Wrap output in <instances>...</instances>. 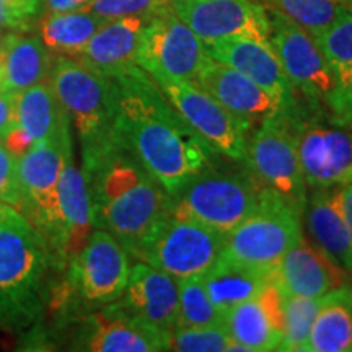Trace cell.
I'll return each instance as SVG.
<instances>
[{
  "label": "cell",
  "mask_w": 352,
  "mask_h": 352,
  "mask_svg": "<svg viewBox=\"0 0 352 352\" xmlns=\"http://www.w3.org/2000/svg\"><path fill=\"white\" fill-rule=\"evenodd\" d=\"M118 132L171 196L192 176L215 164L219 153L176 111L162 88L139 65L109 77Z\"/></svg>",
  "instance_id": "1"
},
{
  "label": "cell",
  "mask_w": 352,
  "mask_h": 352,
  "mask_svg": "<svg viewBox=\"0 0 352 352\" xmlns=\"http://www.w3.org/2000/svg\"><path fill=\"white\" fill-rule=\"evenodd\" d=\"M82 171L94 227L111 233L129 256L140 259L153 233L170 214L164 186L122 140Z\"/></svg>",
  "instance_id": "2"
},
{
  "label": "cell",
  "mask_w": 352,
  "mask_h": 352,
  "mask_svg": "<svg viewBox=\"0 0 352 352\" xmlns=\"http://www.w3.org/2000/svg\"><path fill=\"white\" fill-rule=\"evenodd\" d=\"M54 266L46 239L23 214L0 223V328L21 331L41 318Z\"/></svg>",
  "instance_id": "3"
},
{
  "label": "cell",
  "mask_w": 352,
  "mask_h": 352,
  "mask_svg": "<svg viewBox=\"0 0 352 352\" xmlns=\"http://www.w3.org/2000/svg\"><path fill=\"white\" fill-rule=\"evenodd\" d=\"M50 80L76 127L85 170L121 142L113 82L74 57H57Z\"/></svg>",
  "instance_id": "4"
},
{
  "label": "cell",
  "mask_w": 352,
  "mask_h": 352,
  "mask_svg": "<svg viewBox=\"0 0 352 352\" xmlns=\"http://www.w3.org/2000/svg\"><path fill=\"white\" fill-rule=\"evenodd\" d=\"M267 191L248 166L235 170L212 164L168 196V208L171 215L227 235L261 206Z\"/></svg>",
  "instance_id": "5"
},
{
  "label": "cell",
  "mask_w": 352,
  "mask_h": 352,
  "mask_svg": "<svg viewBox=\"0 0 352 352\" xmlns=\"http://www.w3.org/2000/svg\"><path fill=\"white\" fill-rule=\"evenodd\" d=\"M303 212L271 189L261 206L226 235L220 256L274 271L303 235Z\"/></svg>",
  "instance_id": "6"
},
{
  "label": "cell",
  "mask_w": 352,
  "mask_h": 352,
  "mask_svg": "<svg viewBox=\"0 0 352 352\" xmlns=\"http://www.w3.org/2000/svg\"><path fill=\"white\" fill-rule=\"evenodd\" d=\"M264 188L303 212L308 186L298 160L292 113L277 111L259 122L248 140L245 164Z\"/></svg>",
  "instance_id": "7"
},
{
  "label": "cell",
  "mask_w": 352,
  "mask_h": 352,
  "mask_svg": "<svg viewBox=\"0 0 352 352\" xmlns=\"http://www.w3.org/2000/svg\"><path fill=\"white\" fill-rule=\"evenodd\" d=\"M72 124L67 122L54 138L34 142L16 158V171L25 201L23 215L41 232L50 248L59 219V179L65 153L72 147ZM52 253V252H51Z\"/></svg>",
  "instance_id": "8"
},
{
  "label": "cell",
  "mask_w": 352,
  "mask_h": 352,
  "mask_svg": "<svg viewBox=\"0 0 352 352\" xmlns=\"http://www.w3.org/2000/svg\"><path fill=\"white\" fill-rule=\"evenodd\" d=\"M267 12L271 20L270 41L294 90L311 108H328L338 82L316 39L283 12L272 7H267Z\"/></svg>",
  "instance_id": "9"
},
{
  "label": "cell",
  "mask_w": 352,
  "mask_h": 352,
  "mask_svg": "<svg viewBox=\"0 0 352 352\" xmlns=\"http://www.w3.org/2000/svg\"><path fill=\"white\" fill-rule=\"evenodd\" d=\"M226 235L195 220L168 214L145 246L139 261L173 276L176 280L202 276L223 250Z\"/></svg>",
  "instance_id": "10"
},
{
  "label": "cell",
  "mask_w": 352,
  "mask_h": 352,
  "mask_svg": "<svg viewBox=\"0 0 352 352\" xmlns=\"http://www.w3.org/2000/svg\"><path fill=\"white\" fill-rule=\"evenodd\" d=\"M184 121L202 139L212 145L219 155L236 164H245L248 134L252 124L236 118L196 83L171 78H153Z\"/></svg>",
  "instance_id": "11"
},
{
  "label": "cell",
  "mask_w": 352,
  "mask_h": 352,
  "mask_svg": "<svg viewBox=\"0 0 352 352\" xmlns=\"http://www.w3.org/2000/svg\"><path fill=\"white\" fill-rule=\"evenodd\" d=\"M208 57L204 43L170 7L145 25L139 43L138 65L152 78L192 82Z\"/></svg>",
  "instance_id": "12"
},
{
  "label": "cell",
  "mask_w": 352,
  "mask_h": 352,
  "mask_svg": "<svg viewBox=\"0 0 352 352\" xmlns=\"http://www.w3.org/2000/svg\"><path fill=\"white\" fill-rule=\"evenodd\" d=\"M292 124L300 168L311 189H333L352 182V131L331 118L329 124L305 120L298 108Z\"/></svg>",
  "instance_id": "13"
},
{
  "label": "cell",
  "mask_w": 352,
  "mask_h": 352,
  "mask_svg": "<svg viewBox=\"0 0 352 352\" xmlns=\"http://www.w3.org/2000/svg\"><path fill=\"white\" fill-rule=\"evenodd\" d=\"M67 266L69 280L77 296L95 307H104L122 296L132 267L124 246L101 228H94Z\"/></svg>",
  "instance_id": "14"
},
{
  "label": "cell",
  "mask_w": 352,
  "mask_h": 352,
  "mask_svg": "<svg viewBox=\"0 0 352 352\" xmlns=\"http://www.w3.org/2000/svg\"><path fill=\"white\" fill-rule=\"evenodd\" d=\"M170 6L204 44L233 36L270 39V12L254 0H170Z\"/></svg>",
  "instance_id": "15"
},
{
  "label": "cell",
  "mask_w": 352,
  "mask_h": 352,
  "mask_svg": "<svg viewBox=\"0 0 352 352\" xmlns=\"http://www.w3.org/2000/svg\"><path fill=\"white\" fill-rule=\"evenodd\" d=\"M204 46L212 59L230 65L266 90L272 98L279 101L283 111H298L297 91L285 76L270 39L233 36L217 39Z\"/></svg>",
  "instance_id": "16"
},
{
  "label": "cell",
  "mask_w": 352,
  "mask_h": 352,
  "mask_svg": "<svg viewBox=\"0 0 352 352\" xmlns=\"http://www.w3.org/2000/svg\"><path fill=\"white\" fill-rule=\"evenodd\" d=\"M91 206L82 166H77L74 145L65 153L59 179V219L51 246L56 267H64L87 243L94 232Z\"/></svg>",
  "instance_id": "17"
},
{
  "label": "cell",
  "mask_w": 352,
  "mask_h": 352,
  "mask_svg": "<svg viewBox=\"0 0 352 352\" xmlns=\"http://www.w3.org/2000/svg\"><path fill=\"white\" fill-rule=\"evenodd\" d=\"M77 349L90 352L170 351V334L121 310L114 303L91 315Z\"/></svg>",
  "instance_id": "18"
},
{
  "label": "cell",
  "mask_w": 352,
  "mask_h": 352,
  "mask_svg": "<svg viewBox=\"0 0 352 352\" xmlns=\"http://www.w3.org/2000/svg\"><path fill=\"white\" fill-rule=\"evenodd\" d=\"M111 303L171 334L178 323V280L148 263L138 261L131 267L129 283L122 296Z\"/></svg>",
  "instance_id": "19"
},
{
  "label": "cell",
  "mask_w": 352,
  "mask_h": 352,
  "mask_svg": "<svg viewBox=\"0 0 352 352\" xmlns=\"http://www.w3.org/2000/svg\"><path fill=\"white\" fill-rule=\"evenodd\" d=\"M228 334L246 352L277 351L284 336V294L270 280L250 300L223 315Z\"/></svg>",
  "instance_id": "20"
},
{
  "label": "cell",
  "mask_w": 352,
  "mask_h": 352,
  "mask_svg": "<svg viewBox=\"0 0 352 352\" xmlns=\"http://www.w3.org/2000/svg\"><path fill=\"white\" fill-rule=\"evenodd\" d=\"M349 271L300 236L272 271L284 297H323L344 287Z\"/></svg>",
  "instance_id": "21"
},
{
  "label": "cell",
  "mask_w": 352,
  "mask_h": 352,
  "mask_svg": "<svg viewBox=\"0 0 352 352\" xmlns=\"http://www.w3.org/2000/svg\"><path fill=\"white\" fill-rule=\"evenodd\" d=\"M192 83L219 101L236 118L253 124L280 111L279 101L230 65L208 57Z\"/></svg>",
  "instance_id": "22"
},
{
  "label": "cell",
  "mask_w": 352,
  "mask_h": 352,
  "mask_svg": "<svg viewBox=\"0 0 352 352\" xmlns=\"http://www.w3.org/2000/svg\"><path fill=\"white\" fill-rule=\"evenodd\" d=\"M148 20L144 16L108 20L88 41L77 60L107 77L126 72L138 65L140 36Z\"/></svg>",
  "instance_id": "23"
},
{
  "label": "cell",
  "mask_w": 352,
  "mask_h": 352,
  "mask_svg": "<svg viewBox=\"0 0 352 352\" xmlns=\"http://www.w3.org/2000/svg\"><path fill=\"white\" fill-rule=\"evenodd\" d=\"M307 232L316 248L352 271V243L333 189H311L303 209Z\"/></svg>",
  "instance_id": "24"
},
{
  "label": "cell",
  "mask_w": 352,
  "mask_h": 352,
  "mask_svg": "<svg viewBox=\"0 0 352 352\" xmlns=\"http://www.w3.org/2000/svg\"><path fill=\"white\" fill-rule=\"evenodd\" d=\"M54 59L36 36L10 33L0 41L2 90L19 94L50 80Z\"/></svg>",
  "instance_id": "25"
},
{
  "label": "cell",
  "mask_w": 352,
  "mask_h": 352,
  "mask_svg": "<svg viewBox=\"0 0 352 352\" xmlns=\"http://www.w3.org/2000/svg\"><path fill=\"white\" fill-rule=\"evenodd\" d=\"M270 280H272V271L258 270L222 256L202 274L210 302L222 315L239 303L253 298Z\"/></svg>",
  "instance_id": "26"
},
{
  "label": "cell",
  "mask_w": 352,
  "mask_h": 352,
  "mask_svg": "<svg viewBox=\"0 0 352 352\" xmlns=\"http://www.w3.org/2000/svg\"><path fill=\"white\" fill-rule=\"evenodd\" d=\"M70 122L67 113L57 98L51 80L26 88L16 94V127L32 142L54 138Z\"/></svg>",
  "instance_id": "27"
},
{
  "label": "cell",
  "mask_w": 352,
  "mask_h": 352,
  "mask_svg": "<svg viewBox=\"0 0 352 352\" xmlns=\"http://www.w3.org/2000/svg\"><path fill=\"white\" fill-rule=\"evenodd\" d=\"M302 352H352V296L347 284L324 296Z\"/></svg>",
  "instance_id": "28"
},
{
  "label": "cell",
  "mask_w": 352,
  "mask_h": 352,
  "mask_svg": "<svg viewBox=\"0 0 352 352\" xmlns=\"http://www.w3.org/2000/svg\"><path fill=\"white\" fill-rule=\"evenodd\" d=\"M107 21L87 10L47 13L39 23V39L51 54L77 59Z\"/></svg>",
  "instance_id": "29"
},
{
  "label": "cell",
  "mask_w": 352,
  "mask_h": 352,
  "mask_svg": "<svg viewBox=\"0 0 352 352\" xmlns=\"http://www.w3.org/2000/svg\"><path fill=\"white\" fill-rule=\"evenodd\" d=\"M272 8L283 12L300 25L315 39L333 26L347 8L344 0H267Z\"/></svg>",
  "instance_id": "30"
},
{
  "label": "cell",
  "mask_w": 352,
  "mask_h": 352,
  "mask_svg": "<svg viewBox=\"0 0 352 352\" xmlns=\"http://www.w3.org/2000/svg\"><path fill=\"white\" fill-rule=\"evenodd\" d=\"M323 297H284V336L280 352H302L310 336Z\"/></svg>",
  "instance_id": "31"
},
{
  "label": "cell",
  "mask_w": 352,
  "mask_h": 352,
  "mask_svg": "<svg viewBox=\"0 0 352 352\" xmlns=\"http://www.w3.org/2000/svg\"><path fill=\"white\" fill-rule=\"evenodd\" d=\"M179 310L176 327H209L223 323V315L210 302L202 276L178 280Z\"/></svg>",
  "instance_id": "32"
},
{
  "label": "cell",
  "mask_w": 352,
  "mask_h": 352,
  "mask_svg": "<svg viewBox=\"0 0 352 352\" xmlns=\"http://www.w3.org/2000/svg\"><path fill=\"white\" fill-rule=\"evenodd\" d=\"M316 43L331 65L336 82L349 77L352 72V8H347L336 23L316 38Z\"/></svg>",
  "instance_id": "33"
},
{
  "label": "cell",
  "mask_w": 352,
  "mask_h": 352,
  "mask_svg": "<svg viewBox=\"0 0 352 352\" xmlns=\"http://www.w3.org/2000/svg\"><path fill=\"white\" fill-rule=\"evenodd\" d=\"M232 338L226 324L176 327L170 334V351L178 352H228Z\"/></svg>",
  "instance_id": "34"
},
{
  "label": "cell",
  "mask_w": 352,
  "mask_h": 352,
  "mask_svg": "<svg viewBox=\"0 0 352 352\" xmlns=\"http://www.w3.org/2000/svg\"><path fill=\"white\" fill-rule=\"evenodd\" d=\"M170 0H91L82 10L91 12L104 20L124 19V16H152L168 10Z\"/></svg>",
  "instance_id": "35"
},
{
  "label": "cell",
  "mask_w": 352,
  "mask_h": 352,
  "mask_svg": "<svg viewBox=\"0 0 352 352\" xmlns=\"http://www.w3.org/2000/svg\"><path fill=\"white\" fill-rule=\"evenodd\" d=\"M0 201L7 202L19 212H25V201L16 171V157L0 145Z\"/></svg>",
  "instance_id": "36"
},
{
  "label": "cell",
  "mask_w": 352,
  "mask_h": 352,
  "mask_svg": "<svg viewBox=\"0 0 352 352\" xmlns=\"http://www.w3.org/2000/svg\"><path fill=\"white\" fill-rule=\"evenodd\" d=\"M16 124V94L0 90V140Z\"/></svg>",
  "instance_id": "37"
},
{
  "label": "cell",
  "mask_w": 352,
  "mask_h": 352,
  "mask_svg": "<svg viewBox=\"0 0 352 352\" xmlns=\"http://www.w3.org/2000/svg\"><path fill=\"white\" fill-rule=\"evenodd\" d=\"M328 109L333 116L342 114L352 109V72L349 77L336 85V90L328 103Z\"/></svg>",
  "instance_id": "38"
},
{
  "label": "cell",
  "mask_w": 352,
  "mask_h": 352,
  "mask_svg": "<svg viewBox=\"0 0 352 352\" xmlns=\"http://www.w3.org/2000/svg\"><path fill=\"white\" fill-rule=\"evenodd\" d=\"M34 16L26 15V13L16 10V8L8 7L6 3H0V28H10L16 32H26L32 26V20Z\"/></svg>",
  "instance_id": "39"
},
{
  "label": "cell",
  "mask_w": 352,
  "mask_h": 352,
  "mask_svg": "<svg viewBox=\"0 0 352 352\" xmlns=\"http://www.w3.org/2000/svg\"><path fill=\"white\" fill-rule=\"evenodd\" d=\"M334 197H336L338 206H340L342 217L346 220V226L349 228L351 243H352V182L342 184L340 188H333Z\"/></svg>",
  "instance_id": "40"
},
{
  "label": "cell",
  "mask_w": 352,
  "mask_h": 352,
  "mask_svg": "<svg viewBox=\"0 0 352 352\" xmlns=\"http://www.w3.org/2000/svg\"><path fill=\"white\" fill-rule=\"evenodd\" d=\"M47 13H63L76 12L85 8L91 0H43Z\"/></svg>",
  "instance_id": "41"
},
{
  "label": "cell",
  "mask_w": 352,
  "mask_h": 352,
  "mask_svg": "<svg viewBox=\"0 0 352 352\" xmlns=\"http://www.w3.org/2000/svg\"><path fill=\"white\" fill-rule=\"evenodd\" d=\"M0 3L16 8V10L23 12L30 16H36L43 0H0Z\"/></svg>",
  "instance_id": "42"
},
{
  "label": "cell",
  "mask_w": 352,
  "mask_h": 352,
  "mask_svg": "<svg viewBox=\"0 0 352 352\" xmlns=\"http://www.w3.org/2000/svg\"><path fill=\"white\" fill-rule=\"evenodd\" d=\"M16 214H21V212H19L15 208H12V206L7 204V202L0 201V223L7 222V220L15 217Z\"/></svg>",
  "instance_id": "43"
},
{
  "label": "cell",
  "mask_w": 352,
  "mask_h": 352,
  "mask_svg": "<svg viewBox=\"0 0 352 352\" xmlns=\"http://www.w3.org/2000/svg\"><path fill=\"white\" fill-rule=\"evenodd\" d=\"M331 118L336 122H340V124L349 127V129L352 131V109H351V111H346V113L338 114V116H331Z\"/></svg>",
  "instance_id": "44"
},
{
  "label": "cell",
  "mask_w": 352,
  "mask_h": 352,
  "mask_svg": "<svg viewBox=\"0 0 352 352\" xmlns=\"http://www.w3.org/2000/svg\"><path fill=\"white\" fill-rule=\"evenodd\" d=\"M347 289H349V292L352 296V271H349V276H347Z\"/></svg>",
  "instance_id": "45"
},
{
  "label": "cell",
  "mask_w": 352,
  "mask_h": 352,
  "mask_svg": "<svg viewBox=\"0 0 352 352\" xmlns=\"http://www.w3.org/2000/svg\"><path fill=\"white\" fill-rule=\"evenodd\" d=\"M344 3L347 7H351L352 8V0H344Z\"/></svg>",
  "instance_id": "46"
},
{
  "label": "cell",
  "mask_w": 352,
  "mask_h": 352,
  "mask_svg": "<svg viewBox=\"0 0 352 352\" xmlns=\"http://www.w3.org/2000/svg\"><path fill=\"white\" fill-rule=\"evenodd\" d=\"M0 90H2V77H0Z\"/></svg>",
  "instance_id": "47"
},
{
  "label": "cell",
  "mask_w": 352,
  "mask_h": 352,
  "mask_svg": "<svg viewBox=\"0 0 352 352\" xmlns=\"http://www.w3.org/2000/svg\"><path fill=\"white\" fill-rule=\"evenodd\" d=\"M2 144H3V142H2V140H0V145H2Z\"/></svg>",
  "instance_id": "48"
},
{
  "label": "cell",
  "mask_w": 352,
  "mask_h": 352,
  "mask_svg": "<svg viewBox=\"0 0 352 352\" xmlns=\"http://www.w3.org/2000/svg\"><path fill=\"white\" fill-rule=\"evenodd\" d=\"M0 32H2V28H0Z\"/></svg>",
  "instance_id": "49"
}]
</instances>
